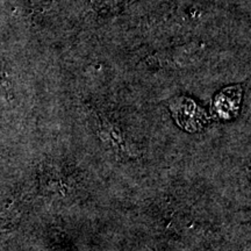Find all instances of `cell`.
<instances>
[{
  "label": "cell",
  "mask_w": 251,
  "mask_h": 251,
  "mask_svg": "<svg viewBox=\"0 0 251 251\" xmlns=\"http://www.w3.org/2000/svg\"><path fill=\"white\" fill-rule=\"evenodd\" d=\"M241 102V90L238 87H229L216 97L215 109L224 119H231L238 113Z\"/></svg>",
  "instance_id": "obj_1"
}]
</instances>
